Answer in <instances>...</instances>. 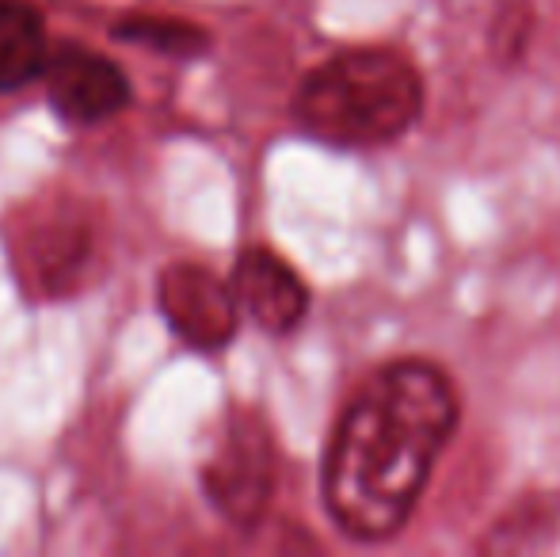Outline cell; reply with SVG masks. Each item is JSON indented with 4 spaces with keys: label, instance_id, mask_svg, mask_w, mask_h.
I'll use <instances>...</instances> for the list:
<instances>
[{
    "label": "cell",
    "instance_id": "1",
    "mask_svg": "<svg viewBox=\"0 0 560 557\" xmlns=\"http://www.w3.org/2000/svg\"><path fill=\"white\" fill-rule=\"evenodd\" d=\"M462 420L454 379L431 359H393L351 394L328 439L320 497L354 543L400 535Z\"/></svg>",
    "mask_w": 560,
    "mask_h": 557
},
{
    "label": "cell",
    "instance_id": "2",
    "mask_svg": "<svg viewBox=\"0 0 560 557\" xmlns=\"http://www.w3.org/2000/svg\"><path fill=\"white\" fill-rule=\"evenodd\" d=\"M423 73L393 46H351L320 61L294 92L302 135L332 149L393 146L423 115Z\"/></svg>",
    "mask_w": 560,
    "mask_h": 557
},
{
    "label": "cell",
    "instance_id": "3",
    "mask_svg": "<svg viewBox=\"0 0 560 557\" xmlns=\"http://www.w3.org/2000/svg\"><path fill=\"white\" fill-rule=\"evenodd\" d=\"M12 276L31 302H61L92 287L104 264V222L69 192L23 202L4 225Z\"/></svg>",
    "mask_w": 560,
    "mask_h": 557
},
{
    "label": "cell",
    "instance_id": "4",
    "mask_svg": "<svg viewBox=\"0 0 560 557\" xmlns=\"http://www.w3.org/2000/svg\"><path fill=\"white\" fill-rule=\"evenodd\" d=\"M199 481L225 523L252 531L264 520L279 481V446L264 413L252 405H229L207 439Z\"/></svg>",
    "mask_w": 560,
    "mask_h": 557
},
{
    "label": "cell",
    "instance_id": "5",
    "mask_svg": "<svg viewBox=\"0 0 560 557\" xmlns=\"http://www.w3.org/2000/svg\"><path fill=\"white\" fill-rule=\"evenodd\" d=\"M156 305L172 333L195 351H222L241 325L233 282L207 264H168L156 279Z\"/></svg>",
    "mask_w": 560,
    "mask_h": 557
},
{
    "label": "cell",
    "instance_id": "6",
    "mask_svg": "<svg viewBox=\"0 0 560 557\" xmlns=\"http://www.w3.org/2000/svg\"><path fill=\"white\" fill-rule=\"evenodd\" d=\"M46 96L69 127H100L130 104V84L112 58L84 46H66L46 58Z\"/></svg>",
    "mask_w": 560,
    "mask_h": 557
},
{
    "label": "cell",
    "instance_id": "7",
    "mask_svg": "<svg viewBox=\"0 0 560 557\" xmlns=\"http://www.w3.org/2000/svg\"><path fill=\"white\" fill-rule=\"evenodd\" d=\"M229 282H233L241 313H248L267 336H290L310 313L305 279L294 271V264H287L267 245L244 248Z\"/></svg>",
    "mask_w": 560,
    "mask_h": 557
},
{
    "label": "cell",
    "instance_id": "8",
    "mask_svg": "<svg viewBox=\"0 0 560 557\" xmlns=\"http://www.w3.org/2000/svg\"><path fill=\"white\" fill-rule=\"evenodd\" d=\"M46 66L43 15L20 0H0V92L27 84Z\"/></svg>",
    "mask_w": 560,
    "mask_h": 557
},
{
    "label": "cell",
    "instance_id": "9",
    "mask_svg": "<svg viewBox=\"0 0 560 557\" xmlns=\"http://www.w3.org/2000/svg\"><path fill=\"white\" fill-rule=\"evenodd\" d=\"M560 535V500L534 492L518 508H511L492 535L485 538V550H541L553 546Z\"/></svg>",
    "mask_w": 560,
    "mask_h": 557
},
{
    "label": "cell",
    "instance_id": "10",
    "mask_svg": "<svg viewBox=\"0 0 560 557\" xmlns=\"http://www.w3.org/2000/svg\"><path fill=\"white\" fill-rule=\"evenodd\" d=\"M534 27H538V15H534L530 0H503L488 27V50H492L495 66H518L530 50Z\"/></svg>",
    "mask_w": 560,
    "mask_h": 557
},
{
    "label": "cell",
    "instance_id": "11",
    "mask_svg": "<svg viewBox=\"0 0 560 557\" xmlns=\"http://www.w3.org/2000/svg\"><path fill=\"white\" fill-rule=\"evenodd\" d=\"M118 35L126 43H138V46H153V50L164 54H199L207 50V35L199 27L184 20H161V15H133V20L118 23Z\"/></svg>",
    "mask_w": 560,
    "mask_h": 557
}]
</instances>
